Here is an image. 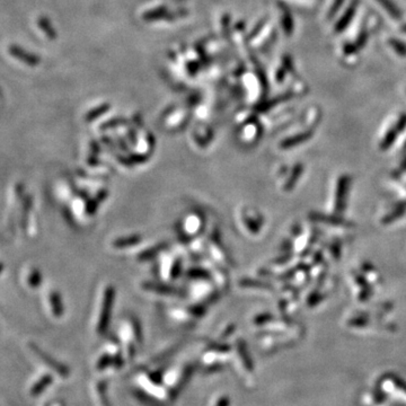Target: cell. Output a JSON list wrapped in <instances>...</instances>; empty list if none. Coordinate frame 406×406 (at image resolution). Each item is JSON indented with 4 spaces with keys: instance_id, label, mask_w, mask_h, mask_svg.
<instances>
[{
    "instance_id": "obj_14",
    "label": "cell",
    "mask_w": 406,
    "mask_h": 406,
    "mask_svg": "<svg viewBox=\"0 0 406 406\" xmlns=\"http://www.w3.org/2000/svg\"><path fill=\"white\" fill-rule=\"evenodd\" d=\"M369 322H370L369 318H367L365 316H357V317L351 318L347 324H349V325L352 327H365L368 325Z\"/></svg>"
},
{
    "instance_id": "obj_12",
    "label": "cell",
    "mask_w": 406,
    "mask_h": 406,
    "mask_svg": "<svg viewBox=\"0 0 406 406\" xmlns=\"http://www.w3.org/2000/svg\"><path fill=\"white\" fill-rule=\"evenodd\" d=\"M377 2L386 9V12H387L393 18L399 19L402 17V13H400L399 9L396 7V5L391 2V0H377Z\"/></svg>"
},
{
    "instance_id": "obj_7",
    "label": "cell",
    "mask_w": 406,
    "mask_h": 406,
    "mask_svg": "<svg viewBox=\"0 0 406 406\" xmlns=\"http://www.w3.org/2000/svg\"><path fill=\"white\" fill-rule=\"evenodd\" d=\"M367 40H368V33H367L366 31H364L360 34L359 36H358V38L353 43H349V44H346L344 46V49H343V51H344V53L346 56L353 55V53L358 52L360 49H362V47L365 46Z\"/></svg>"
},
{
    "instance_id": "obj_15",
    "label": "cell",
    "mask_w": 406,
    "mask_h": 406,
    "mask_svg": "<svg viewBox=\"0 0 406 406\" xmlns=\"http://www.w3.org/2000/svg\"><path fill=\"white\" fill-rule=\"evenodd\" d=\"M282 24H283L284 32H286L287 34H290L292 32V30H293V22H292L291 15H290V14L287 11L284 12V14H283Z\"/></svg>"
},
{
    "instance_id": "obj_20",
    "label": "cell",
    "mask_w": 406,
    "mask_h": 406,
    "mask_svg": "<svg viewBox=\"0 0 406 406\" xmlns=\"http://www.w3.org/2000/svg\"><path fill=\"white\" fill-rule=\"evenodd\" d=\"M399 205H400V206H403L404 208H406V201H404V202H400Z\"/></svg>"
},
{
    "instance_id": "obj_10",
    "label": "cell",
    "mask_w": 406,
    "mask_h": 406,
    "mask_svg": "<svg viewBox=\"0 0 406 406\" xmlns=\"http://www.w3.org/2000/svg\"><path fill=\"white\" fill-rule=\"evenodd\" d=\"M364 403L370 406H387L386 405V398L383 395L376 393V391H369L368 394H366L364 397Z\"/></svg>"
},
{
    "instance_id": "obj_17",
    "label": "cell",
    "mask_w": 406,
    "mask_h": 406,
    "mask_svg": "<svg viewBox=\"0 0 406 406\" xmlns=\"http://www.w3.org/2000/svg\"><path fill=\"white\" fill-rule=\"evenodd\" d=\"M41 283V274L38 271H33L30 277V284L32 287H37Z\"/></svg>"
},
{
    "instance_id": "obj_9",
    "label": "cell",
    "mask_w": 406,
    "mask_h": 406,
    "mask_svg": "<svg viewBox=\"0 0 406 406\" xmlns=\"http://www.w3.org/2000/svg\"><path fill=\"white\" fill-rule=\"evenodd\" d=\"M302 172H303V166L301 165V164H297V165H294L291 173H290V176L288 177L286 185H284V190L286 191L291 190V188L296 185V183L298 182L299 178H300Z\"/></svg>"
},
{
    "instance_id": "obj_16",
    "label": "cell",
    "mask_w": 406,
    "mask_h": 406,
    "mask_svg": "<svg viewBox=\"0 0 406 406\" xmlns=\"http://www.w3.org/2000/svg\"><path fill=\"white\" fill-rule=\"evenodd\" d=\"M345 0H334V3L330 8V12H328V18H332L333 16L335 15V14L338 12V9L341 8V6L344 3Z\"/></svg>"
},
{
    "instance_id": "obj_19",
    "label": "cell",
    "mask_w": 406,
    "mask_h": 406,
    "mask_svg": "<svg viewBox=\"0 0 406 406\" xmlns=\"http://www.w3.org/2000/svg\"><path fill=\"white\" fill-rule=\"evenodd\" d=\"M406 172V157H405V159L404 161L402 162V164H400L399 165V167L396 169V173H395V175L396 176H399V175H402L403 173H405Z\"/></svg>"
},
{
    "instance_id": "obj_6",
    "label": "cell",
    "mask_w": 406,
    "mask_h": 406,
    "mask_svg": "<svg viewBox=\"0 0 406 406\" xmlns=\"http://www.w3.org/2000/svg\"><path fill=\"white\" fill-rule=\"evenodd\" d=\"M312 137H313V131H311V130H308V131L301 132L299 134L293 135V137H290V138H288L286 140H283L282 143H281V148L290 149V148L299 146V144L303 143L304 141H308V140L311 139Z\"/></svg>"
},
{
    "instance_id": "obj_21",
    "label": "cell",
    "mask_w": 406,
    "mask_h": 406,
    "mask_svg": "<svg viewBox=\"0 0 406 406\" xmlns=\"http://www.w3.org/2000/svg\"><path fill=\"white\" fill-rule=\"evenodd\" d=\"M402 32H404V33H406V25H404L403 27H402Z\"/></svg>"
},
{
    "instance_id": "obj_8",
    "label": "cell",
    "mask_w": 406,
    "mask_h": 406,
    "mask_svg": "<svg viewBox=\"0 0 406 406\" xmlns=\"http://www.w3.org/2000/svg\"><path fill=\"white\" fill-rule=\"evenodd\" d=\"M9 51H11L13 57H15L16 59L21 60V61H23V62H25L26 65H31V66L37 65V59H36L35 57L27 56L28 53L26 55V52L24 51V50H22V49H19V47L11 46V47H9Z\"/></svg>"
},
{
    "instance_id": "obj_1",
    "label": "cell",
    "mask_w": 406,
    "mask_h": 406,
    "mask_svg": "<svg viewBox=\"0 0 406 406\" xmlns=\"http://www.w3.org/2000/svg\"><path fill=\"white\" fill-rule=\"evenodd\" d=\"M351 180L347 175H342L337 181L336 193H335V211L336 214H342L345 210L347 195H349V188Z\"/></svg>"
},
{
    "instance_id": "obj_4",
    "label": "cell",
    "mask_w": 406,
    "mask_h": 406,
    "mask_svg": "<svg viewBox=\"0 0 406 406\" xmlns=\"http://www.w3.org/2000/svg\"><path fill=\"white\" fill-rule=\"evenodd\" d=\"M309 219L317 222H324V224H328L336 227H352L351 222L343 218H340L338 216H328L323 215L320 212H312L309 215Z\"/></svg>"
},
{
    "instance_id": "obj_18",
    "label": "cell",
    "mask_w": 406,
    "mask_h": 406,
    "mask_svg": "<svg viewBox=\"0 0 406 406\" xmlns=\"http://www.w3.org/2000/svg\"><path fill=\"white\" fill-rule=\"evenodd\" d=\"M322 300H323V296H321L318 292H314L308 298V304L309 306H315V304H317Z\"/></svg>"
},
{
    "instance_id": "obj_2",
    "label": "cell",
    "mask_w": 406,
    "mask_h": 406,
    "mask_svg": "<svg viewBox=\"0 0 406 406\" xmlns=\"http://www.w3.org/2000/svg\"><path fill=\"white\" fill-rule=\"evenodd\" d=\"M381 387L395 398L406 399V384L394 376H386L381 380Z\"/></svg>"
},
{
    "instance_id": "obj_3",
    "label": "cell",
    "mask_w": 406,
    "mask_h": 406,
    "mask_svg": "<svg viewBox=\"0 0 406 406\" xmlns=\"http://www.w3.org/2000/svg\"><path fill=\"white\" fill-rule=\"evenodd\" d=\"M405 128H406V114H402L397 120V122L393 125V128L385 134L383 141L380 143V148L383 149V150L390 148L396 138L398 137V134L402 132Z\"/></svg>"
},
{
    "instance_id": "obj_11",
    "label": "cell",
    "mask_w": 406,
    "mask_h": 406,
    "mask_svg": "<svg viewBox=\"0 0 406 406\" xmlns=\"http://www.w3.org/2000/svg\"><path fill=\"white\" fill-rule=\"evenodd\" d=\"M405 212H406V208H404L403 206H400L398 203V205L396 206L387 216H385V218L383 219V224H385V225L391 224V222H394L396 220L400 219L404 216Z\"/></svg>"
},
{
    "instance_id": "obj_5",
    "label": "cell",
    "mask_w": 406,
    "mask_h": 406,
    "mask_svg": "<svg viewBox=\"0 0 406 406\" xmlns=\"http://www.w3.org/2000/svg\"><path fill=\"white\" fill-rule=\"evenodd\" d=\"M358 5H359V0H352L351 4L349 5V7L346 8V11L344 12V14L341 16V18L338 19L336 25H335V32L336 33H340L343 32L347 27V25L351 23L352 19H353L354 15H356V12H357V8H358Z\"/></svg>"
},
{
    "instance_id": "obj_13",
    "label": "cell",
    "mask_w": 406,
    "mask_h": 406,
    "mask_svg": "<svg viewBox=\"0 0 406 406\" xmlns=\"http://www.w3.org/2000/svg\"><path fill=\"white\" fill-rule=\"evenodd\" d=\"M389 45L398 56L406 57V44L397 38H390Z\"/></svg>"
}]
</instances>
